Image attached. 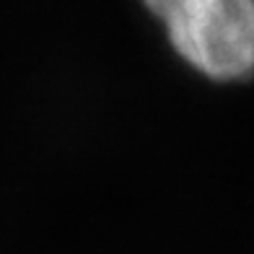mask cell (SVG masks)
<instances>
[{
    "label": "cell",
    "mask_w": 254,
    "mask_h": 254,
    "mask_svg": "<svg viewBox=\"0 0 254 254\" xmlns=\"http://www.w3.org/2000/svg\"><path fill=\"white\" fill-rule=\"evenodd\" d=\"M151 10L177 52L205 75L234 80L254 70L252 0H156Z\"/></svg>",
    "instance_id": "1"
}]
</instances>
